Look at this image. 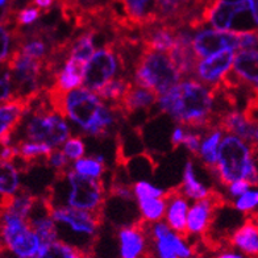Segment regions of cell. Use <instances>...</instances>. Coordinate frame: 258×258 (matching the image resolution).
<instances>
[{
  "instance_id": "obj_1",
  "label": "cell",
  "mask_w": 258,
  "mask_h": 258,
  "mask_svg": "<svg viewBox=\"0 0 258 258\" xmlns=\"http://www.w3.org/2000/svg\"><path fill=\"white\" fill-rule=\"evenodd\" d=\"M45 94L50 107L58 115L72 120L89 136L98 139L109 136L119 119L120 113L116 109L85 87L68 92L49 87Z\"/></svg>"
},
{
  "instance_id": "obj_2",
  "label": "cell",
  "mask_w": 258,
  "mask_h": 258,
  "mask_svg": "<svg viewBox=\"0 0 258 258\" xmlns=\"http://www.w3.org/2000/svg\"><path fill=\"white\" fill-rule=\"evenodd\" d=\"M218 86L210 87L194 78H186L173 89L158 96V105L162 112L171 116L182 126L208 129L216 125L214 100Z\"/></svg>"
},
{
  "instance_id": "obj_3",
  "label": "cell",
  "mask_w": 258,
  "mask_h": 258,
  "mask_svg": "<svg viewBox=\"0 0 258 258\" xmlns=\"http://www.w3.org/2000/svg\"><path fill=\"white\" fill-rule=\"evenodd\" d=\"M49 190L64 192H48L44 197L53 207H72L104 216L105 187L102 179L83 177L73 169L55 173L54 183Z\"/></svg>"
},
{
  "instance_id": "obj_4",
  "label": "cell",
  "mask_w": 258,
  "mask_h": 258,
  "mask_svg": "<svg viewBox=\"0 0 258 258\" xmlns=\"http://www.w3.org/2000/svg\"><path fill=\"white\" fill-rule=\"evenodd\" d=\"M255 148L241 139L225 133L218 150L215 171L221 184L229 186L238 179L248 180L250 186L257 184V166L254 162Z\"/></svg>"
},
{
  "instance_id": "obj_5",
  "label": "cell",
  "mask_w": 258,
  "mask_h": 258,
  "mask_svg": "<svg viewBox=\"0 0 258 258\" xmlns=\"http://www.w3.org/2000/svg\"><path fill=\"white\" fill-rule=\"evenodd\" d=\"M50 216L57 227L58 240L81 251H94L104 216L72 207H53Z\"/></svg>"
},
{
  "instance_id": "obj_6",
  "label": "cell",
  "mask_w": 258,
  "mask_h": 258,
  "mask_svg": "<svg viewBox=\"0 0 258 258\" xmlns=\"http://www.w3.org/2000/svg\"><path fill=\"white\" fill-rule=\"evenodd\" d=\"M45 92L32 100L25 121L24 136L29 141L46 144L51 149H57L70 137V126L61 115H58L50 104L45 102Z\"/></svg>"
},
{
  "instance_id": "obj_7",
  "label": "cell",
  "mask_w": 258,
  "mask_h": 258,
  "mask_svg": "<svg viewBox=\"0 0 258 258\" xmlns=\"http://www.w3.org/2000/svg\"><path fill=\"white\" fill-rule=\"evenodd\" d=\"M180 79L182 75L169 53L143 49V53L137 57L132 82L153 91L157 96L173 89Z\"/></svg>"
},
{
  "instance_id": "obj_8",
  "label": "cell",
  "mask_w": 258,
  "mask_h": 258,
  "mask_svg": "<svg viewBox=\"0 0 258 258\" xmlns=\"http://www.w3.org/2000/svg\"><path fill=\"white\" fill-rule=\"evenodd\" d=\"M42 246L27 220L8 210L0 211V248L16 258H34Z\"/></svg>"
},
{
  "instance_id": "obj_9",
  "label": "cell",
  "mask_w": 258,
  "mask_h": 258,
  "mask_svg": "<svg viewBox=\"0 0 258 258\" xmlns=\"http://www.w3.org/2000/svg\"><path fill=\"white\" fill-rule=\"evenodd\" d=\"M122 64L124 62L119 51V45L116 42L105 44L94 51L91 58L85 63L82 86L96 94L103 86L115 78Z\"/></svg>"
},
{
  "instance_id": "obj_10",
  "label": "cell",
  "mask_w": 258,
  "mask_h": 258,
  "mask_svg": "<svg viewBox=\"0 0 258 258\" xmlns=\"http://www.w3.org/2000/svg\"><path fill=\"white\" fill-rule=\"evenodd\" d=\"M150 249L156 258H192L194 251L186 238L175 233L162 220L148 223Z\"/></svg>"
},
{
  "instance_id": "obj_11",
  "label": "cell",
  "mask_w": 258,
  "mask_h": 258,
  "mask_svg": "<svg viewBox=\"0 0 258 258\" xmlns=\"http://www.w3.org/2000/svg\"><path fill=\"white\" fill-rule=\"evenodd\" d=\"M241 16L257 23V0H219L208 12L207 21L216 31L237 32Z\"/></svg>"
},
{
  "instance_id": "obj_12",
  "label": "cell",
  "mask_w": 258,
  "mask_h": 258,
  "mask_svg": "<svg viewBox=\"0 0 258 258\" xmlns=\"http://www.w3.org/2000/svg\"><path fill=\"white\" fill-rule=\"evenodd\" d=\"M257 100L251 99L245 111H231L221 115L218 119L216 125L224 133H229L241 139L250 146L257 148V119L254 109Z\"/></svg>"
},
{
  "instance_id": "obj_13",
  "label": "cell",
  "mask_w": 258,
  "mask_h": 258,
  "mask_svg": "<svg viewBox=\"0 0 258 258\" xmlns=\"http://www.w3.org/2000/svg\"><path fill=\"white\" fill-rule=\"evenodd\" d=\"M227 203L225 198L220 192L211 190L210 195L201 201H197L190 210L187 211L186 229L187 237L194 236H204L210 231L214 223V218L219 208L224 207Z\"/></svg>"
},
{
  "instance_id": "obj_14",
  "label": "cell",
  "mask_w": 258,
  "mask_h": 258,
  "mask_svg": "<svg viewBox=\"0 0 258 258\" xmlns=\"http://www.w3.org/2000/svg\"><path fill=\"white\" fill-rule=\"evenodd\" d=\"M66 19L73 17L78 27L89 28L91 21H103L115 15L111 11L116 0H58Z\"/></svg>"
},
{
  "instance_id": "obj_15",
  "label": "cell",
  "mask_w": 258,
  "mask_h": 258,
  "mask_svg": "<svg viewBox=\"0 0 258 258\" xmlns=\"http://www.w3.org/2000/svg\"><path fill=\"white\" fill-rule=\"evenodd\" d=\"M191 48L198 58H206L220 51L238 49V32L202 29L194 36Z\"/></svg>"
},
{
  "instance_id": "obj_16",
  "label": "cell",
  "mask_w": 258,
  "mask_h": 258,
  "mask_svg": "<svg viewBox=\"0 0 258 258\" xmlns=\"http://www.w3.org/2000/svg\"><path fill=\"white\" fill-rule=\"evenodd\" d=\"M233 58V50H224L210 57L199 58L194 69V79L210 87L220 85L231 72Z\"/></svg>"
},
{
  "instance_id": "obj_17",
  "label": "cell",
  "mask_w": 258,
  "mask_h": 258,
  "mask_svg": "<svg viewBox=\"0 0 258 258\" xmlns=\"http://www.w3.org/2000/svg\"><path fill=\"white\" fill-rule=\"evenodd\" d=\"M117 236L121 258H146L152 254L148 237V223L143 219L120 228Z\"/></svg>"
},
{
  "instance_id": "obj_18",
  "label": "cell",
  "mask_w": 258,
  "mask_h": 258,
  "mask_svg": "<svg viewBox=\"0 0 258 258\" xmlns=\"http://www.w3.org/2000/svg\"><path fill=\"white\" fill-rule=\"evenodd\" d=\"M119 3L124 11L121 27L143 29L157 23L158 0H119Z\"/></svg>"
},
{
  "instance_id": "obj_19",
  "label": "cell",
  "mask_w": 258,
  "mask_h": 258,
  "mask_svg": "<svg viewBox=\"0 0 258 258\" xmlns=\"http://www.w3.org/2000/svg\"><path fill=\"white\" fill-rule=\"evenodd\" d=\"M31 103L24 99H12L0 103V146L11 145L14 132L20 126Z\"/></svg>"
},
{
  "instance_id": "obj_20",
  "label": "cell",
  "mask_w": 258,
  "mask_h": 258,
  "mask_svg": "<svg viewBox=\"0 0 258 258\" xmlns=\"http://www.w3.org/2000/svg\"><path fill=\"white\" fill-rule=\"evenodd\" d=\"M163 199L166 201V224L167 227L175 233L180 234L182 237L187 238L186 218L188 211L187 198L180 191V187H173L165 191Z\"/></svg>"
},
{
  "instance_id": "obj_21",
  "label": "cell",
  "mask_w": 258,
  "mask_h": 258,
  "mask_svg": "<svg viewBox=\"0 0 258 258\" xmlns=\"http://www.w3.org/2000/svg\"><path fill=\"white\" fill-rule=\"evenodd\" d=\"M157 100H158V96L153 91L140 87V86L135 85L133 82H131V85L124 92L119 104L112 107V108L116 109L122 117H128L129 115H132L133 112H136L139 109L152 108L157 103Z\"/></svg>"
},
{
  "instance_id": "obj_22",
  "label": "cell",
  "mask_w": 258,
  "mask_h": 258,
  "mask_svg": "<svg viewBox=\"0 0 258 258\" xmlns=\"http://www.w3.org/2000/svg\"><path fill=\"white\" fill-rule=\"evenodd\" d=\"M178 28L170 27L161 23H154L152 25L143 28V49L154 51L169 53L175 44V32Z\"/></svg>"
},
{
  "instance_id": "obj_23",
  "label": "cell",
  "mask_w": 258,
  "mask_h": 258,
  "mask_svg": "<svg viewBox=\"0 0 258 258\" xmlns=\"http://www.w3.org/2000/svg\"><path fill=\"white\" fill-rule=\"evenodd\" d=\"M257 49L234 51L233 77L240 85H248L253 91H257Z\"/></svg>"
},
{
  "instance_id": "obj_24",
  "label": "cell",
  "mask_w": 258,
  "mask_h": 258,
  "mask_svg": "<svg viewBox=\"0 0 258 258\" xmlns=\"http://www.w3.org/2000/svg\"><path fill=\"white\" fill-rule=\"evenodd\" d=\"M232 248L238 249L246 257L257 258L258 253V229L254 215L246 218L244 224L237 228L228 238Z\"/></svg>"
},
{
  "instance_id": "obj_25",
  "label": "cell",
  "mask_w": 258,
  "mask_h": 258,
  "mask_svg": "<svg viewBox=\"0 0 258 258\" xmlns=\"http://www.w3.org/2000/svg\"><path fill=\"white\" fill-rule=\"evenodd\" d=\"M83 68L85 64L68 58L55 73L50 89L59 92H68L81 87L83 81Z\"/></svg>"
},
{
  "instance_id": "obj_26",
  "label": "cell",
  "mask_w": 258,
  "mask_h": 258,
  "mask_svg": "<svg viewBox=\"0 0 258 258\" xmlns=\"http://www.w3.org/2000/svg\"><path fill=\"white\" fill-rule=\"evenodd\" d=\"M20 190L19 170L10 161L0 158V211L11 206L15 194Z\"/></svg>"
},
{
  "instance_id": "obj_27",
  "label": "cell",
  "mask_w": 258,
  "mask_h": 258,
  "mask_svg": "<svg viewBox=\"0 0 258 258\" xmlns=\"http://www.w3.org/2000/svg\"><path fill=\"white\" fill-rule=\"evenodd\" d=\"M223 135H224V132L218 125L208 129L207 132L204 133V136L202 135L201 148H199L197 158H201L206 167L212 170V171H215V166H216L219 145H220V141L223 139Z\"/></svg>"
},
{
  "instance_id": "obj_28",
  "label": "cell",
  "mask_w": 258,
  "mask_h": 258,
  "mask_svg": "<svg viewBox=\"0 0 258 258\" xmlns=\"http://www.w3.org/2000/svg\"><path fill=\"white\" fill-rule=\"evenodd\" d=\"M96 29L87 28L83 33L70 40L69 44V58L85 64L95 51Z\"/></svg>"
},
{
  "instance_id": "obj_29",
  "label": "cell",
  "mask_w": 258,
  "mask_h": 258,
  "mask_svg": "<svg viewBox=\"0 0 258 258\" xmlns=\"http://www.w3.org/2000/svg\"><path fill=\"white\" fill-rule=\"evenodd\" d=\"M16 146L17 157L23 162L27 163L28 167H32L38 161L45 163L46 158L50 156L51 150H53L46 144L34 143V141H19L16 144Z\"/></svg>"
},
{
  "instance_id": "obj_30",
  "label": "cell",
  "mask_w": 258,
  "mask_h": 258,
  "mask_svg": "<svg viewBox=\"0 0 258 258\" xmlns=\"http://www.w3.org/2000/svg\"><path fill=\"white\" fill-rule=\"evenodd\" d=\"M180 191L183 192L187 199H194V201H201L210 195L211 190L199 182L197 178L195 170H194L192 160H188L184 166L183 171V182L180 184Z\"/></svg>"
},
{
  "instance_id": "obj_31",
  "label": "cell",
  "mask_w": 258,
  "mask_h": 258,
  "mask_svg": "<svg viewBox=\"0 0 258 258\" xmlns=\"http://www.w3.org/2000/svg\"><path fill=\"white\" fill-rule=\"evenodd\" d=\"M73 170L77 174L83 175V177L100 179L103 174L105 173V170H107V165H105V161L102 156L82 157L79 160L74 161Z\"/></svg>"
},
{
  "instance_id": "obj_32",
  "label": "cell",
  "mask_w": 258,
  "mask_h": 258,
  "mask_svg": "<svg viewBox=\"0 0 258 258\" xmlns=\"http://www.w3.org/2000/svg\"><path fill=\"white\" fill-rule=\"evenodd\" d=\"M131 79L126 78V77H120V78H113L107 83L105 86H103L102 89L96 92V95L102 99L104 103H108V105L111 107H115V105L119 104V102L121 100L124 92L126 91L128 86L131 85Z\"/></svg>"
},
{
  "instance_id": "obj_33",
  "label": "cell",
  "mask_w": 258,
  "mask_h": 258,
  "mask_svg": "<svg viewBox=\"0 0 258 258\" xmlns=\"http://www.w3.org/2000/svg\"><path fill=\"white\" fill-rule=\"evenodd\" d=\"M143 220L146 223H157L165 218L166 201L162 198H140L137 199Z\"/></svg>"
},
{
  "instance_id": "obj_34",
  "label": "cell",
  "mask_w": 258,
  "mask_h": 258,
  "mask_svg": "<svg viewBox=\"0 0 258 258\" xmlns=\"http://www.w3.org/2000/svg\"><path fill=\"white\" fill-rule=\"evenodd\" d=\"M81 250L73 248L61 240L48 242L41 246L34 258H79Z\"/></svg>"
},
{
  "instance_id": "obj_35",
  "label": "cell",
  "mask_w": 258,
  "mask_h": 258,
  "mask_svg": "<svg viewBox=\"0 0 258 258\" xmlns=\"http://www.w3.org/2000/svg\"><path fill=\"white\" fill-rule=\"evenodd\" d=\"M16 48L14 29L0 21V63L7 62L12 51Z\"/></svg>"
},
{
  "instance_id": "obj_36",
  "label": "cell",
  "mask_w": 258,
  "mask_h": 258,
  "mask_svg": "<svg viewBox=\"0 0 258 258\" xmlns=\"http://www.w3.org/2000/svg\"><path fill=\"white\" fill-rule=\"evenodd\" d=\"M41 16H42V12L38 8L27 4V7L21 8L14 14V24L16 28L27 27L36 23Z\"/></svg>"
},
{
  "instance_id": "obj_37",
  "label": "cell",
  "mask_w": 258,
  "mask_h": 258,
  "mask_svg": "<svg viewBox=\"0 0 258 258\" xmlns=\"http://www.w3.org/2000/svg\"><path fill=\"white\" fill-rule=\"evenodd\" d=\"M62 152L69 161H77L85 156L86 153V145L83 143L81 136L77 137H69L63 144H62Z\"/></svg>"
},
{
  "instance_id": "obj_38",
  "label": "cell",
  "mask_w": 258,
  "mask_h": 258,
  "mask_svg": "<svg viewBox=\"0 0 258 258\" xmlns=\"http://www.w3.org/2000/svg\"><path fill=\"white\" fill-rule=\"evenodd\" d=\"M15 99L14 89L11 83V75L7 62L0 63V103H6Z\"/></svg>"
},
{
  "instance_id": "obj_39",
  "label": "cell",
  "mask_w": 258,
  "mask_h": 258,
  "mask_svg": "<svg viewBox=\"0 0 258 258\" xmlns=\"http://www.w3.org/2000/svg\"><path fill=\"white\" fill-rule=\"evenodd\" d=\"M257 203H258L257 190H248L246 192L240 195V198L237 199V202H236V210L242 212V214L248 215V216H250V215L254 214Z\"/></svg>"
},
{
  "instance_id": "obj_40",
  "label": "cell",
  "mask_w": 258,
  "mask_h": 258,
  "mask_svg": "<svg viewBox=\"0 0 258 258\" xmlns=\"http://www.w3.org/2000/svg\"><path fill=\"white\" fill-rule=\"evenodd\" d=\"M163 194H165V191L150 184L149 182H145V180H139L133 186V195L136 197V199H140V198H162Z\"/></svg>"
},
{
  "instance_id": "obj_41",
  "label": "cell",
  "mask_w": 258,
  "mask_h": 258,
  "mask_svg": "<svg viewBox=\"0 0 258 258\" xmlns=\"http://www.w3.org/2000/svg\"><path fill=\"white\" fill-rule=\"evenodd\" d=\"M45 163H48L49 166H51L55 170V173L59 171H64L69 169V160L68 157L64 156L63 152L61 149H53L51 150L50 156L46 158Z\"/></svg>"
},
{
  "instance_id": "obj_42",
  "label": "cell",
  "mask_w": 258,
  "mask_h": 258,
  "mask_svg": "<svg viewBox=\"0 0 258 258\" xmlns=\"http://www.w3.org/2000/svg\"><path fill=\"white\" fill-rule=\"evenodd\" d=\"M251 49H257V31L238 32L237 50H251Z\"/></svg>"
},
{
  "instance_id": "obj_43",
  "label": "cell",
  "mask_w": 258,
  "mask_h": 258,
  "mask_svg": "<svg viewBox=\"0 0 258 258\" xmlns=\"http://www.w3.org/2000/svg\"><path fill=\"white\" fill-rule=\"evenodd\" d=\"M202 143V133L197 132H186L183 137V145L186 146L187 150L192 153L194 157H198V152L201 148Z\"/></svg>"
},
{
  "instance_id": "obj_44",
  "label": "cell",
  "mask_w": 258,
  "mask_h": 258,
  "mask_svg": "<svg viewBox=\"0 0 258 258\" xmlns=\"http://www.w3.org/2000/svg\"><path fill=\"white\" fill-rule=\"evenodd\" d=\"M228 187H229V192H231L232 197H240L244 192H246L249 190V187L251 186L248 180L238 179L236 182H233V183L229 184Z\"/></svg>"
},
{
  "instance_id": "obj_45",
  "label": "cell",
  "mask_w": 258,
  "mask_h": 258,
  "mask_svg": "<svg viewBox=\"0 0 258 258\" xmlns=\"http://www.w3.org/2000/svg\"><path fill=\"white\" fill-rule=\"evenodd\" d=\"M57 2L58 0H31L28 4L38 8L42 14H45V12H48V11H50L51 8L54 7Z\"/></svg>"
},
{
  "instance_id": "obj_46",
  "label": "cell",
  "mask_w": 258,
  "mask_h": 258,
  "mask_svg": "<svg viewBox=\"0 0 258 258\" xmlns=\"http://www.w3.org/2000/svg\"><path fill=\"white\" fill-rule=\"evenodd\" d=\"M184 133H186V131H184V126H182V125L177 126V128L174 129L173 136H171V144H173V149H177L178 146L182 145V143H183Z\"/></svg>"
},
{
  "instance_id": "obj_47",
  "label": "cell",
  "mask_w": 258,
  "mask_h": 258,
  "mask_svg": "<svg viewBox=\"0 0 258 258\" xmlns=\"http://www.w3.org/2000/svg\"><path fill=\"white\" fill-rule=\"evenodd\" d=\"M216 258H244L240 253H236V251H224L219 254Z\"/></svg>"
},
{
  "instance_id": "obj_48",
  "label": "cell",
  "mask_w": 258,
  "mask_h": 258,
  "mask_svg": "<svg viewBox=\"0 0 258 258\" xmlns=\"http://www.w3.org/2000/svg\"><path fill=\"white\" fill-rule=\"evenodd\" d=\"M79 258H95L94 257V251H81Z\"/></svg>"
},
{
  "instance_id": "obj_49",
  "label": "cell",
  "mask_w": 258,
  "mask_h": 258,
  "mask_svg": "<svg viewBox=\"0 0 258 258\" xmlns=\"http://www.w3.org/2000/svg\"><path fill=\"white\" fill-rule=\"evenodd\" d=\"M8 6V0H0V8H4Z\"/></svg>"
},
{
  "instance_id": "obj_50",
  "label": "cell",
  "mask_w": 258,
  "mask_h": 258,
  "mask_svg": "<svg viewBox=\"0 0 258 258\" xmlns=\"http://www.w3.org/2000/svg\"><path fill=\"white\" fill-rule=\"evenodd\" d=\"M146 258H156V257H154L153 253H152V254H149V255H148V257H146Z\"/></svg>"
},
{
  "instance_id": "obj_51",
  "label": "cell",
  "mask_w": 258,
  "mask_h": 258,
  "mask_svg": "<svg viewBox=\"0 0 258 258\" xmlns=\"http://www.w3.org/2000/svg\"><path fill=\"white\" fill-rule=\"evenodd\" d=\"M116 3H119V0H116Z\"/></svg>"
},
{
  "instance_id": "obj_52",
  "label": "cell",
  "mask_w": 258,
  "mask_h": 258,
  "mask_svg": "<svg viewBox=\"0 0 258 258\" xmlns=\"http://www.w3.org/2000/svg\"><path fill=\"white\" fill-rule=\"evenodd\" d=\"M0 251H3V250H2V248H0Z\"/></svg>"
}]
</instances>
